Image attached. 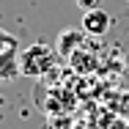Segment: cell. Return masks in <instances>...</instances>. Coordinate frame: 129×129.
Masks as SVG:
<instances>
[{"instance_id":"obj_1","label":"cell","mask_w":129,"mask_h":129,"mask_svg":"<svg viewBox=\"0 0 129 129\" xmlns=\"http://www.w3.org/2000/svg\"><path fill=\"white\" fill-rule=\"evenodd\" d=\"M55 55L58 52L47 44H30L25 50H19V72L25 77H41L55 66Z\"/></svg>"},{"instance_id":"obj_2","label":"cell","mask_w":129,"mask_h":129,"mask_svg":"<svg viewBox=\"0 0 129 129\" xmlns=\"http://www.w3.org/2000/svg\"><path fill=\"white\" fill-rule=\"evenodd\" d=\"M85 30H74V27H69V30H60L58 33V41H55V52L60 55V58H72L77 50L85 47Z\"/></svg>"},{"instance_id":"obj_3","label":"cell","mask_w":129,"mask_h":129,"mask_svg":"<svg viewBox=\"0 0 129 129\" xmlns=\"http://www.w3.org/2000/svg\"><path fill=\"white\" fill-rule=\"evenodd\" d=\"M110 27H113V17H110L104 8L82 11V30H85L88 36H104Z\"/></svg>"},{"instance_id":"obj_4","label":"cell","mask_w":129,"mask_h":129,"mask_svg":"<svg viewBox=\"0 0 129 129\" xmlns=\"http://www.w3.org/2000/svg\"><path fill=\"white\" fill-rule=\"evenodd\" d=\"M22 77L19 72V50L17 47H8V50L0 52V82H8V80Z\"/></svg>"},{"instance_id":"obj_5","label":"cell","mask_w":129,"mask_h":129,"mask_svg":"<svg viewBox=\"0 0 129 129\" xmlns=\"http://www.w3.org/2000/svg\"><path fill=\"white\" fill-rule=\"evenodd\" d=\"M69 66H74V72H80V74H88V72H93L99 66V60L93 55H88V47H82L69 58Z\"/></svg>"},{"instance_id":"obj_6","label":"cell","mask_w":129,"mask_h":129,"mask_svg":"<svg viewBox=\"0 0 129 129\" xmlns=\"http://www.w3.org/2000/svg\"><path fill=\"white\" fill-rule=\"evenodd\" d=\"M8 47H17V36L0 27V52H3V50H8Z\"/></svg>"},{"instance_id":"obj_7","label":"cell","mask_w":129,"mask_h":129,"mask_svg":"<svg viewBox=\"0 0 129 129\" xmlns=\"http://www.w3.org/2000/svg\"><path fill=\"white\" fill-rule=\"evenodd\" d=\"M82 11H91V8H102V0H74Z\"/></svg>"},{"instance_id":"obj_8","label":"cell","mask_w":129,"mask_h":129,"mask_svg":"<svg viewBox=\"0 0 129 129\" xmlns=\"http://www.w3.org/2000/svg\"><path fill=\"white\" fill-rule=\"evenodd\" d=\"M3 102H6V99H3V93H0V107H3Z\"/></svg>"},{"instance_id":"obj_9","label":"cell","mask_w":129,"mask_h":129,"mask_svg":"<svg viewBox=\"0 0 129 129\" xmlns=\"http://www.w3.org/2000/svg\"><path fill=\"white\" fill-rule=\"evenodd\" d=\"M126 3H129V0H126Z\"/></svg>"}]
</instances>
